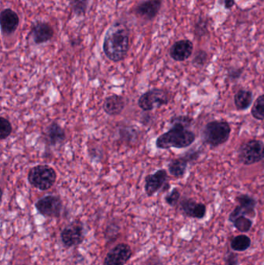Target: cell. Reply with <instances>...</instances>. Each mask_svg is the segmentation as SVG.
Here are the masks:
<instances>
[{
  "label": "cell",
  "mask_w": 264,
  "mask_h": 265,
  "mask_svg": "<svg viewBox=\"0 0 264 265\" xmlns=\"http://www.w3.org/2000/svg\"><path fill=\"white\" fill-rule=\"evenodd\" d=\"M231 131L232 129L227 121L215 120L204 126L201 131V140L206 145L217 147L227 142Z\"/></svg>",
  "instance_id": "3957f363"
},
{
  "label": "cell",
  "mask_w": 264,
  "mask_h": 265,
  "mask_svg": "<svg viewBox=\"0 0 264 265\" xmlns=\"http://www.w3.org/2000/svg\"><path fill=\"white\" fill-rule=\"evenodd\" d=\"M19 16L16 12L10 9L4 10L0 15V23L3 33L10 34L15 32L19 26Z\"/></svg>",
  "instance_id": "9a60e30c"
},
{
  "label": "cell",
  "mask_w": 264,
  "mask_h": 265,
  "mask_svg": "<svg viewBox=\"0 0 264 265\" xmlns=\"http://www.w3.org/2000/svg\"><path fill=\"white\" fill-rule=\"evenodd\" d=\"M193 43L189 40H180L171 46L170 56L176 62H184L192 56L193 53Z\"/></svg>",
  "instance_id": "4fadbf2b"
},
{
  "label": "cell",
  "mask_w": 264,
  "mask_h": 265,
  "mask_svg": "<svg viewBox=\"0 0 264 265\" xmlns=\"http://www.w3.org/2000/svg\"><path fill=\"white\" fill-rule=\"evenodd\" d=\"M180 212L190 218L201 220L206 215V205L191 198H184L179 202Z\"/></svg>",
  "instance_id": "8fae6325"
},
{
  "label": "cell",
  "mask_w": 264,
  "mask_h": 265,
  "mask_svg": "<svg viewBox=\"0 0 264 265\" xmlns=\"http://www.w3.org/2000/svg\"><path fill=\"white\" fill-rule=\"evenodd\" d=\"M13 132L11 123L5 117L0 118V139L2 141L7 139Z\"/></svg>",
  "instance_id": "d4e9b609"
},
{
  "label": "cell",
  "mask_w": 264,
  "mask_h": 265,
  "mask_svg": "<svg viewBox=\"0 0 264 265\" xmlns=\"http://www.w3.org/2000/svg\"><path fill=\"white\" fill-rule=\"evenodd\" d=\"M84 238V226L80 222H73L65 226L61 233L62 244L66 248L80 245L83 244Z\"/></svg>",
  "instance_id": "ba28073f"
},
{
  "label": "cell",
  "mask_w": 264,
  "mask_h": 265,
  "mask_svg": "<svg viewBox=\"0 0 264 265\" xmlns=\"http://www.w3.org/2000/svg\"><path fill=\"white\" fill-rule=\"evenodd\" d=\"M161 6L162 0H147L137 7L136 13L147 20H151L159 13Z\"/></svg>",
  "instance_id": "5bb4252c"
},
{
  "label": "cell",
  "mask_w": 264,
  "mask_h": 265,
  "mask_svg": "<svg viewBox=\"0 0 264 265\" xmlns=\"http://www.w3.org/2000/svg\"><path fill=\"white\" fill-rule=\"evenodd\" d=\"M130 246L121 243L112 248L104 259L103 265H126L132 257Z\"/></svg>",
  "instance_id": "9c48e42d"
},
{
  "label": "cell",
  "mask_w": 264,
  "mask_h": 265,
  "mask_svg": "<svg viewBox=\"0 0 264 265\" xmlns=\"http://www.w3.org/2000/svg\"><path fill=\"white\" fill-rule=\"evenodd\" d=\"M208 31V20L205 19V18H200L199 20L195 24V34L198 37H202V36L207 34Z\"/></svg>",
  "instance_id": "83f0119b"
},
{
  "label": "cell",
  "mask_w": 264,
  "mask_h": 265,
  "mask_svg": "<svg viewBox=\"0 0 264 265\" xmlns=\"http://www.w3.org/2000/svg\"><path fill=\"white\" fill-rule=\"evenodd\" d=\"M235 4V0H224V7L227 10H230L234 7Z\"/></svg>",
  "instance_id": "e575fe53"
},
{
  "label": "cell",
  "mask_w": 264,
  "mask_h": 265,
  "mask_svg": "<svg viewBox=\"0 0 264 265\" xmlns=\"http://www.w3.org/2000/svg\"><path fill=\"white\" fill-rule=\"evenodd\" d=\"M35 207L39 214L44 217L58 218L62 215L63 203L58 196L48 195L37 200Z\"/></svg>",
  "instance_id": "52a82bcc"
},
{
  "label": "cell",
  "mask_w": 264,
  "mask_h": 265,
  "mask_svg": "<svg viewBox=\"0 0 264 265\" xmlns=\"http://www.w3.org/2000/svg\"><path fill=\"white\" fill-rule=\"evenodd\" d=\"M147 265H164V263L159 257L153 256L147 260Z\"/></svg>",
  "instance_id": "836d02e7"
},
{
  "label": "cell",
  "mask_w": 264,
  "mask_h": 265,
  "mask_svg": "<svg viewBox=\"0 0 264 265\" xmlns=\"http://www.w3.org/2000/svg\"><path fill=\"white\" fill-rule=\"evenodd\" d=\"M195 138L193 131L184 126L174 125L169 130L158 137L156 147L163 150L186 148L195 142Z\"/></svg>",
  "instance_id": "7a4b0ae2"
},
{
  "label": "cell",
  "mask_w": 264,
  "mask_h": 265,
  "mask_svg": "<svg viewBox=\"0 0 264 265\" xmlns=\"http://www.w3.org/2000/svg\"><path fill=\"white\" fill-rule=\"evenodd\" d=\"M251 243L250 236L240 234L231 240L230 248L235 252H243L250 248Z\"/></svg>",
  "instance_id": "ffe728a7"
},
{
  "label": "cell",
  "mask_w": 264,
  "mask_h": 265,
  "mask_svg": "<svg viewBox=\"0 0 264 265\" xmlns=\"http://www.w3.org/2000/svg\"><path fill=\"white\" fill-rule=\"evenodd\" d=\"M103 51L112 62H119L126 58L129 49V32L126 25L115 23L105 34Z\"/></svg>",
  "instance_id": "6da1fadb"
},
{
  "label": "cell",
  "mask_w": 264,
  "mask_h": 265,
  "mask_svg": "<svg viewBox=\"0 0 264 265\" xmlns=\"http://www.w3.org/2000/svg\"><path fill=\"white\" fill-rule=\"evenodd\" d=\"M32 36L36 44H43L51 39L54 30L48 23H38L33 28Z\"/></svg>",
  "instance_id": "ac0fdd59"
},
{
  "label": "cell",
  "mask_w": 264,
  "mask_h": 265,
  "mask_svg": "<svg viewBox=\"0 0 264 265\" xmlns=\"http://www.w3.org/2000/svg\"><path fill=\"white\" fill-rule=\"evenodd\" d=\"M256 215V209H247L246 207L238 205L229 214V221L232 223L237 217H240V216H245L249 218L254 219Z\"/></svg>",
  "instance_id": "44dd1931"
},
{
  "label": "cell",
  "mask_w": 264,
  "mask_h": 265,
  "mask_svg": "<svg viewBox=\"0 0 264 265\" xmlns=\"http://www.w3.org/2000/svg\"><path fill=\"white\" fill-rule=\"evenodd\" d=\"M45 138L50 145H58L65 141L66 134L62 126L56 122H53L46 129Z\"/></svg>",
  "instance_id": "e0dca14e"
},
{
  "label": "cell",
  "mask_w": 264,
  "mask_h": 265,
  "mask_svg": "<svg viewBox=\"0 0 264 265\" xmlns=\"http://www.w3.org/2000/svg\"><path fill=\"white\" fill-rule=\"evenodd\" d=\"M251 114L257 120H264V94L259 96L253 103Z\"/></svg>",
  "instance_id": "603a6c76"
},
{
  "label": "cell",
  "mask_w": 264,
  "mask_h": 265,
  "mask_svg": "<svg viewBox=\"0 0 264 265\" xmlns=\"http://www.w3.org/2000/svg\"><path fill=\"white\" fill-rule=\"evenodd\" d=\"M180 193L177 188L173 189L172 191L165 197V202L171 207L176 206L180 202Z\"/></svg>",
  "instance_id": "f1b7e54d"
},
{
  "label": "cell",
  "mask_w": 264,
  "mask_h": 265,
  "mask_svg": "<svg viewBox=\"0 0 264 265\" xmlns=\"http://www.w3.org/2000/svg\"><path fill=\"white\" fill-rule=\"evenodd\" d=\"M30 184L35 189L46 191L56 182L57 173L52 167L39 165L31 168L28 175Z\"/></svg>",
  "instance_id": "277c9868"
},
{
  "label": "cell",
  "mask_w": 264,
  "mask_h": 265,
  "mask_svg": "<svg viewBox=\"0 0 264 265\" xmlns=\"http://www.w3.org/2000/svg\"><path fill=\"white\" fill-rule=\"evenodd\" d=\"M235 201L239 205L246 207L247 209H256L257 201L253 196L247 194H240L235 197Z\"/></svg>",
  "instance_id": "cb8c5ba5"
},
{
  "label": "cell",
  "mask_w": 264,
  "mask_h": 265,
  "mask_svg": "<svg viewBox=\"0 0 264 265\" xmlns=\"http://www.w3.org/2000/svg\"><path fill=\"white\" fill-rule=\"evenodd\" d=\"M243 68H232L229 70L228 72V77L231 81H235V80H239L243 74Z\"/></svg>",
  "instance_id": "d6a6232c"
},
{
  "label": "cell",
  "mask_w": 264,
  "mask_h": 265,
  "mask_svg": "<svg viewBox=\"0 0 264 265\" xmlns=\"http://www.w3.org/2000/svg\"><path fill=\"white\" fill-rule=\"evenodd\" d=\"M253 92L250 90L240 89L234 96V103L237 110L240 111L247 110L253 103Z\"/></svg>",
  "instance_id": "d6986e66"
},
{
  "label": "cell",
  "mask_w": 264,
  "mask_h": 265,
  "mask_svg": "<svg viewBox=\"0 0 264 265\" xmlns=\"http://www.w3.org/2000/svg\"><path fill=\"white\" fill-rule=\"evenodd\" d=\"M234 227L242 233H248L251 230L253 222L251 219L245 216H240L232 222Z\"/></svg>",
  "instance_id": "7402d4cb"
},
{
  "label": "cell",
  "mask_w": 264,
  "mask_h": 265,
  "mask_svg": "<svg viewBox=\"0 0 264 265\" xmlns=\"http://www.w3.org/2000/svg\"><path fill=\"white\" fill-rule=\"evenodd\" d=\"M126 102L123 96L113 94L111 96L105 98L104 100L103 110L109 116H118L124 110Z\"/></svg>",
  "instance_id": "2e32d148"
},
{
  "label": "cell",
  "mask_w": 264,
  "mask_h": 265,
  "mask_svg": "<svg viewBox=\"0 0 264 265\" xmlns=\"http://www.w3.org/2000/svg\"><path fill=\"white\" fill-rule=\"evenodd\" d=\"M168 175L165 169H159L145 178V193L148 197L154 196L166 184Z\"/></svg>",
  "instance_id": "7c38bea8"
},
{
  "label": "cell",
  "mask_w": 264,
  "mask_h": 265,
  "mask_svg": "<svg viewBox=\"0 0 264 265\" xmlns=\"http://www.w3.org/2000/svg\"><path fill=\"white\" fill-rule=\"evenodd\" d=\"M120 227L117 223L111 222L105 230V237L108 241H115L119 233Z\"/></svg>",
  "instance_id": "4316f807"
},
{
  "label": "cell",
  "mask_w": 264,
  "mask_h": 265,
  "mask_svg": "<svg viewBox=\"0 0 264 265\" xmlns=\"http://www.w3.org/2000/svg\"><path fill=\"white\" fill-rule=\"evenodd\" d=\"M200 150H195L186 153L178 158L173 159L168 164V172L175 178H183L187 172L189 162H195L199 157Z\"/></svg>",
  "instance_id": "30bf717a"
},
{
  "label": "cell",
  "mask_w": 264,
  "mask_h": 265,
  "mask_svg": "<svg viewBox=\"0 0 264 265\" xmlns=\"http://www.w3.org/2000/svg\"><path fill=\"white\" fill-rule=\"evenodd\" d=\"M194 119L188 115L174 116L171 119V126L179 125V126H184V127L189 129L193 123Z\"/></svg>",
  "instance_id": "484cf974"
},
{
  "label": "cell",
  "mask_w": 264,
  "mask_h": 265,
  "mask_svg": "<svg viewBox=\"0 0 264 265\" xmlns=\"http://www.w3.org/2000/svg\"><path fill=\"white\" fill-rule=\"evenodd\" d=\"M89 0H71V5L74 13L77 15H83L87 10Z\"/></svg>",
  "instance_id": "f546056e"
},
{
  "label": "cell",
  "mask_w": 264,
  "mask_h": 265,
  "mask_svg": "<svg viewBox=\"0 0 264 265\" xmlns=\"http://www.w3.org/2000/svg\"><path fill=\"white\" fill-rule=\"evenodd\" d=\"M208 61V54L205 50H199L195 53L192 64L198 67H202L206 64Z\"/></svg>",
  "instance_id": "4dcf8cb0"
},
{
  "label": "cell",
  "mask_w": 264,
  "mask_h": 265,
  "mask_svg": "<svg viewBox=\"0 0 264 265\" xmlns=\"http://www.w3.org/2000/svg\"><path fill=\"white\" fill-rule=\"evenodd\" d=\"M225 265H240L238 254L235 251H228L224 257Z\"/></svg>",
  "instance_id": "1f68e13d"
},
{
  "label": "cell",
  "mask_w": 264,
  "mask_h": 265,
  "mask_svg": "<svg viewBox=\"0 0 264 265\" xmlns=\"http://www.w3.org/2000/svg\"><path fill=\"white\" fill-rule=\"evenodd\" d=\"M238 159L244 165H252L264 160V143L259 140H250L240 146Z\"/></svg>",
  "instance_id": "5b68a950"
},
{
  "label": "cell",
  "mask_w": 264,
  "mask_h": 265,
  "mask_svg": "<svg viewBox=\"0 0 264 265\" xmlns=\"http://www.w3.org/2000/svg\"><path fill=\"white\" fill-rule=\"evenodd\" d=\"M170 100L171 96L168 91L155 88L142 94L138 99V105L142 110L148 112L168 105Z\"/></svg>",
  "instance_id": "8992f818"
}]
</instances>
